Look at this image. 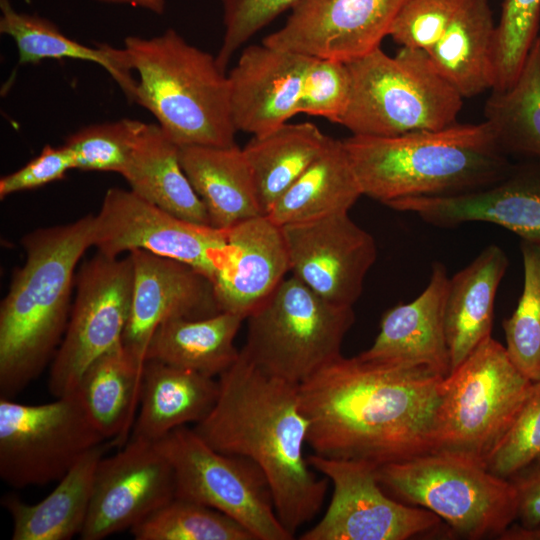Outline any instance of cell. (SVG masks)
<instances>
[{"mask_svg":"<svg viewBox=\"0 0 540 540\" xmlns=\"http://www.w3.org/2000/svg\"><path fill=\"white\" fill-rule=\"evenodd\" d=\"M443 378L341 355L299 384L307 443L317 455L378 467L432 452Z\"/></svg>","mask_w":540,"mask_h":540,"instance_id":"1","label":"cell"},{"mask_svg":"<svg viewBox=\"0 0 540 540\" xmlns=\"http://www.w3.org/2000/svg\"><path fill=\"white\" fill-rule=\"evenodd\" d=\"M218 382L216 403L194 430L214 449L262 470L278 518L294 536L320 512L329 481L304 455L309 422L299 385L267 373L242 350Z\"/></svg>","mask_w":540,"mask_h":540,"instance_id":"2","label":"cell"},{"mask_svg":"<svg viewBox=\"0 0 540 540\" xmlns=\"http://www.w3.org/2000/svg\"><path fill=\"white\" fill-rule=\"evenodd\" d=\"M92 225L88 214L21 239L25 262L14 270L0 307L1 397H15L54 358L71 313L76 265L92 246Z\"/></svg>","mask_w":540,"mask_h":540,"instance_id":"3","label":"cell"},{"mask_svg":"<svg viewBox=\"0 0 540 540\" xmlns=\"http://www.w3.org/2000/svg\"><path fill=\"white\" fill-rule=\"evenodd\" d=\"M342 142L363 195L384 205L482 189L513 167L486 121L392 137L351 135Z\"/></svg>","mask_w":540,"mask_h":540,"instance_id":"4","label":"cell"},{"mask_svg":"<svg viewBox=\"0 0 540 540\" xmlns=\"http://www.w3.org/2000/svg\"><path fill=\"white\" fill-rule=\"evenodd\" d=\"M124 48L138 74L134 101L151 112L179 147L235 145L228 75L206 51L169 28L128 36Z\"/></svg>","mask_w":540,"mask_h":540,"instance_id":"5","label":"cell"},{"mask_svg":"<svg viewBox=\"0 0 540 540\" xmlns=\"http://www.w3.org/2000/svg\"><path fill=\"white\" fill-rule=\"evenodd\" d=\"M351 94L340 125L352 135L392 137L456 122L463 98L435 70L426 51L380 47L346 63Z\"/></svg>","mask_w":540,"mask_h":540,"instance_id":"6","label":"cell"},{"mask_svg":"<svg viewBox=\"0 0 540 540\" xmlns=\"http://www.w3.org/2000/svg\"><path fill=\"white\" fill-rule=\"evenodd\" d=\"M387 493L423 507L466 539L500 536L517 520V493L509 478L479 459L444 450L377 468Z\"/></svg>","mask_w":540,"mask_h":540,"instance_id":"7","label":"cell"},{"mask_svg":"<svg viewBox=\"0 0 540 540\" xmlns=\"http://www.w3.org/2000/svg\"><path fill=\"white\" fill-rule=\"evenodd\" d=\"M532 383L513 364L505 346L492 336L484 340L441 382L434 451L457 452L485 462Z\"/></svg>","mask_w":540,"mask_h":540,"instance_id":"8","label":"cell"},{"mask_svg":"<svg viewBox=\"0 0 540 540\" xmlns=\"http://www.w3.org/2000/svg\"><path fill=\"white\" fill-rule=\"evenodd\" d=\"M247 319L242 351L267 373L299 385L342 355L355 315L291 276Z\"/></svg>","mask_w":540,"mask_h":540,"instance_id":"9","label":"cell"},{"mask_svg":"<svg viewBox=\"0 0 540 540\" xmlns=\"http://www.w3.org/2000/svg\"><path fill=\"white\" fill-rule=\"evenodd\" d=\"M155 443L173 469L175 498L224 513L255 540L294 538L278 518L269 483L253 461L214 449L185 426Z\"/></svg>","mask_w":540,"mask_h":540,"instance_id":"10","label":"cell"},{"mask_svg":"<svg viewBox=\"0 0 540 540\" xmlns=\"http://www.w3.org/2000/svg\"><path fill=\"white\" fill-rule=\"evenodd\" d=\"M105 441L76 391L40 405L0 397V476L14 488L60 480Z\"/></svg>","mask_w":540,"mask_h":540,"instance_id":"11","label":"cell"},{"mask_svg":"<svg viewBox=\"0 0 540 540\" xmlns=\"http://www.w3.org/2000/svg\"><path fill=\"white\" fill-rule=\"evenodd\" d=\"M92 246L110 257L141 249L174 259L212 284L230 266L227 230L181 219L119 187L106 191L93 215Z\"/></svg>","mask_w":540,"mask_h":540,"instance_id":"12","label":"cell"},{"mask_svg":"<svg viewBox=\"0 0 540 540\" xmlns=\"http://www.w3.org/2000/svg\"><path fill=\"white\" fill-rule=\"evenodd\" d=\"M76 297L60 346L52 360L49 390L73 393L86 369L122 344L133 288V264L102 253L87 260L75 277Z\"/></svg>","mask_w":540,"mask_h":540,"instance_id":"13","label":"cell"},{"mask_svg":"<svg viewBox=\"0 0 540 540\" xmlns=\"http://www.w3.org/2000/svg\"><path fill=\"white\" fill-rule=\"evenodd\" d=\"M307 460L332 482L333 493L324 516L301 540H407L441 524L433 512L390 497L372 463L315 453Z\"/></svg>","mask_w":540,"mask_h":540,"instance_id":"14","label":"cell"},{"mask_svg":"<svg viewBox=\"0 0 540 540\" xmlns=\"http://www.w3.org/2000/svg\"><path fill=\"white\" fill-rule=\"evenodd\" d=\"M281 227L292 276L326 301L353 307L376 261L373 236L348 212Z\"/></svg>","mask_w":540,"mask_h":540,"instance_id":"15","label":"cell"},{"mask_svg":"<svg viewBox=\"0 0 540 540\" xmlns=\"http://www.w3.org/2000/svg\"><path fill=\"white\" fill-rule=\"evenodd\" d=\"M175 498L171 464L157 444L141 438L130 441L96 468L83 540H101L131 529Z\"/></svg>","mask_w":540,"mask_h":540,"instance_id":"16","label":"cell"},{"mask_svg":"<svg viewBox=\"0 0 540 540\" xmlns=\"http://www.w3.org/2000/svg\"><path fill=\"white\" fill-rule=\"evenodd\" d=\"M406 0H298L262 43L313 58L350 62L380 47Z\"/></svg>","mask_w":540,"mask_h":540,"instance_id":"17","label":"cell"},{"mask_svg":"<svg viewBox=\"0 0 540 540\" xmlns=\"http://www.w3.org/2000/svg\"><path fill=\"white\" fill-rule=\"evenodd\" d=\"M133 288L122 344L146 363L150 340L170 318H204L220 312L212 282L189 265L145 250L130 251Z\"/></svg>","mask_w":540,"mask_h":540,"instance_id":"18","label":"cell"},{"mask_svg":"<svg viewBox=\"0 0 540 540\" xmlns=\"http://www.w3.org/2000/svg\"><path fill=\"white\" fill-rule=\"evenodd\" d=\"M386 206L442 228L467 222L493 223L522 240L540 244V160L513 165L503 179L482 189L451 196L403 198Z\"/></svg>","mask_w":540,"mask_h":540,"instance_id":"19","label":"cell"},{"mask_svg":"<svg viewBox=\"0 0 540 540\" xmlns=\"http://www.w3.org/2000/svg\"><path fill=\"white\" fill-rule=\"evenodd\" d=\"M313 59L264 43L246 47L228 74L236 130L261 135L296 115Z\"/></svg>","mask_w":540,"mask_h":540,"instance_id":"20","label":"cell"},{"mask_svg":"<svg viewBox=\"0 0 540 540\" xmlns=\"http://www.w3.org/2000/svg\"><path fill=\"white\" fill-rule=\"evenodd\" d=\"M449 284L446 267L434 262L426 288L408 303L388 309L372 345L359 356L365 360L424 366L446 377L451 372L445 333V301Z\"/></svg>","mask_w":540,"mask_h":540,"instance_id":"21","label":"cell"},{"mask_svg":"<svg viewBox=\"0 0 540 540\" xmlns=\"http://www.w3.org/2000/svg\"><path fill=\"white\" fill-rule=\"evenodd\" d=\"M230 266L213 284L220 311L247 319L290 271L282 227L259 215L227 229Z\"/></svg>","mask_w":540,"mask_h":540,"instance_id":"22","label":"cell"},{"mask_svg":"<svg viewBox=\"0 0 540 540\" xmlns=\"http://www.w3.org/2000/svg\"><path fill=\"white\" fill-rule=\"evenodd\" d=\"M508 264L504 250L491 244L449 278L444 319L451 371L491 337L495 298Z\"/></svg>","mask_w":540,"mask_h":540,"instance_id":"23","label":"cell"},{"mask_svg":"<svg viewBox=\"0 0 540 540\" xmlns=\"http://www.w3.org/2000/svg\"><path fill=\"white\" fill-rule=\"evenodd\" d=\"M181 166L207 210L210 225L227 230L263 215L254 178L243 149L183 146Z\"/></svg>","mask_w":540,"mask_h":540,"instance_id":"24","label":"cell"},{"mask_svg":"<svg viewBox=\"0 0 540 540\" xmlns=\"http://www.w3.org/2000/svg\"><path fill=\"white\" fill-rule=\"evenodd\" d=\"M496 25L488 0H459L440 40L427 52L432 65L462 98L492 90Z\"/></svg>","mask_w":540,"mask_h":540,"instance_id":"25","label":"cell"},{"mask_svg":"<svg viewBox=\"0 0 540 540\" xmlns=\"http://www.w3.org/2000/svg\"><path fill=\"white\" fill-rule=\"evenodd\" d=\"M218 395L219 382L213 377L148 360L132 437L156 442L187 423H198L212 410Z\"/></svg>","mask_w":540,"mask_h":540,"instance_id":"26","label":"cell"},{"mask_svg":"<svg viewBox=\"0 0 540 540\" xmlns=\"http://www.w3.org/2000/svg\"><path fill=\"white\" fill-rule=\"evenodd\" d=\"M105 441L86 452L42 501L27 504L7 496L2 504L13 521V540H69L80 535L87 519L96 468L107 450Z\"/></svg>","mask_w":540,"mask_h":540,"instance_id":"27","label":"cell"},{"mask_svg":"<svg viewBox=\"0 0 540 540\" xmlns=\"http://www.w3.org/2000/svg\"><path fill=\"white\" fill-rule=\"evenodd\" d=\"M180 147L158 124L144 123L121 174L135 194L181 219L210 225L180 162Z\"/></svg>","mask_w":540,"mask_h":540,"instance_id":"28","label":"cell"},{"mask_svg":"<svg viewBox=\"0 0 540 540\" xmlns=\"http://www.w3.org/2000/svg\"><path fill=\"white\" fill-rule=\"evenodd\" d=\"M244 318L220 311L204 318H170L154 332L146 361L155 360L203 375H221L238 358L235 337Z\"/></svg>","mask_w":540,"mask_h":540,"instance_id":"29","label":"cell"},{"mask_svg":"<svg viewBox=\"0 0 540 540\" xmlns=\"http://www.w3.org/2000/svg\"><path fill=\"white\" fill-rule=\"evenodd\" d=\"M145 364L120 344L86 369L75 390L95 427L115 445L133 428Z\"/></svg>","mask_w":540,"mask_h":540,"instance_id":"30","label":"cell"},{"mask_svg":"<svg viewBox=\"0 0 540 540\" xmlns=\"http://www.w3.org/2000/svg\"><path fill=\"white\" fill-rule=\"evenodd\" d=\"M363 195L342 140L330 137L323 152L266 214L279 226L349 212Z\"/></svg>","mask_w":540,"mask_h":540,"instance_id":"31","label":"cell"},{"mask_svg":"<svg viewBox=\"0 0 540 540\" xmlns=\"http://www.w3.org/2000/svg\"><path fill=\"white\" fill-rule=\"evenodd\" d=\"M0 32L13 39L19 64H37L47 59H75L104 68L128 100L134 101L137 80L131 75V64L125 48L108 44L95 47L79 43L51 21L37 15L19 12L11 0H0Z\"/></svg>","mask_w":540,"mask_h":540,"instance_id":"32","label":"cell"},{"mask_svg":"<svg viewBox=\"0 0 540 540\" xmlns=\"http://www.w3.org/2000/svg\"><path fill=\"white\" fill-rule=\"evenodd\" d=\"M329 139L310 122H286L253 136L242 148L265 215L323 152Z\"/></svg>","mask_w":540,"mask_h":540,"instance_id":"33","label":"cell"},{"mask_svg":"<svg viewBox=\"0 0 540 540\" xmlns=\"http://www.w3.org/2000/svg\"><path fill=\"white\" fill-rule=\"evenodd\" d=\"M484 114L506 155L540 160V36L514 84L504 91H492Z\"/></svg>","mask_w":540,"mask_h":540,"instance_id":"34","label":"cell"},{"mask_svg":"<svg viewBox=\"0 0 540 540\" xmlns=\"http://www.w3.org/2000/svg\"><path fill=\"white\" fill-rule=\"evenodd\" d=\"M130 531L136 540H255L224 513L180 498L172 499Z\"/></svg>","mask_w":540,"mask_h":540,"instance_id":"35","label":"cell"},{"mask_svg":"<svg viewBox=\"0 0 540 540\" xmlns=\"http://www.w3.org/2000/svg\"><path fill=\"white\" fill-rule=\"evenodd\" d=\"M523 291L512 315L502 321L506 351L532 382L540 380V244L520 241Z\"/></svg>","mask_w":540,"mask_h":540,"instance_id":"36","label":"cell"},{"mask_svg":"<svg viewBox=\"0 0 540 540\" xmlns=\"http://www.w3.org/2000/svg\"><path fill=\"white\" fill-rule=\"evenodd\" d=\"M540 0H503L496 25L495 83L491 91H504L516 81L536 41Z\"/></svg>","mask_w":540,"mask_h":540,"instance_id":"37","label":"cell"},{"mask_svg":"<svg viewBox=\"0 0 540 540\" xmlns=\"http://www.w3.org/2000/svg\"><path fill=\"white\" fill-rule=\"evenodd\" d=\"M143 125L128 118L91 124L70 135L64 144L72 152L75 169L122 174Z\"/></svg>","mask_w":540,"mask_h":540,"instance_id":"38","label":"cell"},{"mask_svg":"<svg viewBox=\"0 0 540 540\" xmlns=\"http://www.w3.org/2000/svg\"><path fill=\"white\" fill-rule=\"evenodd\" d=\"M540 458V380L532 383L512 424L485 460L492 473L510 478Z\"/></svg>","mask_w":540,"mask_h":540,"instance_id":"39","label":"cell"},{"mask_svg":"<svg viewBox=\"0 0 540 540\" xmlns=\"http://www.w3.org/2000/svg\"><path fill=\"white\" fill-rule=\"evenodd\" d=\"M351 76L345 62L314 58L304 79L297 114L339 124L349 104Z\"/></svg>","mask_w":540,"mask_h":540,"instance_id":"40","label":"cell"},{"mask_svg":"<svg viewBox=\"0 0 540 540\" xmlns=\"http://www.w3.org/2000/svg\"><path fill=\"white\" fill-rule=\"evenodd\" d=\"M459 0H406L389 36L401 47L428 51L443 36Z\"/></svg>","mask_w":540,"mask_h":540,"instance_id":"41","label":"cell"},{"mask_svg":"<svg viewBox=\"0 0 540 540\" xmlns=\"http://www.w3.org/2000/svg\"><path fill=\"white\" fill-rule=\"evenodd\" d=\"M298 0H221L224 36L217 58L228 64L234 53Z\"/></svg>","mask_w":540,"mask_h":540,"instance_id":"42","label":"cell"},{"mask_svg":"<svg viewBox=\"0 0 540 540\" xmlns=\"http://www.w3.org/2000/svg\"><path fill=\"white\" fill-rule=\"evenodd\" d=\"M71 169H75L74 158L65 144L46 145L38 156L0 179V198L61 180Z\"/></svg>","mask_w":540,"mask_h":540,"instance_id":"43","label":"cell"},{"mask_svg":"<svg viewBox=\"0 0 540 540\" xmlns=\"http://www.w3.org/2000/svg\"><path fill=\"white\" fill-rule=\"evenodd\" d=\"M517 493V520L521 527L540 525V458L509 478Z\"/></svg>","mask_w":540,"mask_h":540,"instance_id":"44","label":"cell"},{"mask_svg":"<svg viewBox=\"0 0 540 540\" xmlns=\"http://www.w3.org/2000/svg\"><path fill=\"white\" fill-rule=\"evenodd\" d=\"M109 4L130 5L151 11L155 14H163L166 8V0H94Z\"/></svg>","mask_w":540,"mask_h":540,"instance_id":"45","label":"cell"},{"mask_svg":"<svg viewBox=\"0 0 540 540\" xmlns=\"http://www.w3.org/2000/svg\"><path fill=\"white\" fill-rule=\"evenodd\" d=\"M501 540H540V525L534 528L511 526L500 538Z\"/></svg>","mask_w":540,"mask_h":540,"instance_id":"46","label":"cell"}]
</instances>
